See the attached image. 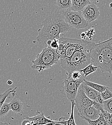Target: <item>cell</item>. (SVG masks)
I'll list each match as a JSON object with an SVG mask.
<instances>
[{
    "label": "cell",
    "mask_w": 112,
    "mask_h": 125,
    "mask_svg": "<svg viewBox=\"0 0 112 125\" xmlns=\"http://www.w3.org/2000/svg\"><path fill=\"white\" fill-rule=\"evenodd\" d=\"M70 27L67 24L63 16L59 12L51 13L48 15L42 22V28L38 30L36 40L39 43L46 46L48 41L59 40L60 35L70 31Z\"/></svg>",
    "instance_id": "6da1fadb"
},
{
    "label": "cell",
    "mask_w": 112,
    "mask_h": 125,
    "mask_svg": "<svg viewBox=\"0 0 112 125\" xmlns=\"http://www.w3.org/2000/svg\"><path fill=\"white\" fill-rule=\"evenodd\" d=\"M91 62L102 73H111L112 68V38L95 44L91 51Z\"/></svg>",
    "instance_id": "7a4b0ae2"
},
{
    "label": "cell",
    "mask_w": 112,
    "mask_h": 125,
    "mask_svg": "<svg viewBox=\"0 0 112 125\" xmlns=\"http://www.w3.org/2000/svg\"><path fill=\"white\" fill-rule=\"evenodd\" d=\"M95 44V43L90 42L86 46L77 50L69 59L60 62L61 67L67 73L83 69L91 63V51Z\"/></svg>",
    "instance_id": "3957f363"
},
{
    "label": "cell",
    "mask_w": 112,
    "mask_h": 125,
    "mask_svg": "<svg viewBox=\"0 0 112 125\" xmlns=\"http://www.w3.org/2000/svg\"><path fill=\"white\" fill-rule=\"evenodd\" d=\"M60 61V56L57 50L48 46L45 48L40 53L37 54L35 59L32 61L33 64L31 68L33 70L41 72L51 68Z\"/></svg>",
    "instance_id": "277c9868"
},
{
    "label": "cell",
    "mask_w": 112,
    "mask_h": 125,
    "mask_svg": "<svg viewBox=\"0 0 112 125\" xmlns=\"http://www.w3.org/2000/svg\"><path fill=\"white\" fill-rule=\"evenodd\" d=\"M57 52L60 56V61L62 62L69 59L77 50L86 46L90 42L85 40L60 38Z\"/></svg>",
    "instance_id": "5b68a950"
},
{
    "label": "cell",
    "mask_w": 112,
    "mask_h": 125,
    "mask_svg": "<svg viewBox=\"0 0 112 125\" xmlns=\"http://www.w3.org/2000/svg\"><path fill=\"white\" fill-rule=\"evenodd\" d=\"M65 22L70 27L77 30L87 28L89 23L85 20L81 12L69 11L62 14Z\"/></svg>",
    "instance_id": "8992f818"
},
{
    "label": "cell",
    "mask_w": 112,
    "mask_h": 125,
    "mask_svg": "<svg viewBox=\"0 0 112 125\" xmlns=\"http://www.w3.org/2000/svg\"><path fill=\"white\" fill-rule=\"evenodd\" d=\"M82 81H76L67 76L64 80L63 92L69 101H74L77 94L79 87L83 82Z\"/></svg>",
    "instance_id": "52a82bcc"
},
{
    "label": "cell",
    "mask_w": 112,
    "mask_h": 125,
    "mask_svg": "<svg viewBox=\"0 0 112 125\" xmlns=\"http://www.w3.org/2000/svg\"><path fill=\"white\" fill-rule=\"evenodd\" d=\"M74 102L79 112H81L85 108L92 106L94 103L93 101L90 100L87 97L80 86L79 87Z\"/></svg>",
    "instance_id": "ba28073f"
},
{
    "label": "cell",
    "mask_w": 112,
    "mask_h": 125,
    "mask_svg": "<svg viewBox=\"0 0 112 125\" xmlns=\"http://www.w3.org/2000/svg\"><path fill=\"white\" fill-rule=\"evenodd\" d=\"M81 13L84 18L88 23L95 20L100 14L98 7L93 2L87 5L82 10Z\"/></svg>",
    "instance_id": "9c48e42d"
},
{
    "label": "cell",
    "mask_w": 112,
    "mask_h": 125,
    "mask_svg": "<svg viewBox=\"0 0 112 125\" xmlns=\"http://www.w3.org/2000/svg\"><path fill=\"white\" fill-rule=\"evenodd\" d=\"M101 112L96 109L93 106L85 108L80 112L79 115L80 118L83 120H89L94 121L98 119L100 115Z\"/></svg>",
    "instance_id": "30bf717a"
},
{
    "label": "cell",
    "mask_w": 112,
    "mask_h": 125,
    "mask_svg": "<svg viewBox=\"0 0 112 125\" xmlns=\"http://www.w3.org/2000/svg\"><path fill=\"white\" fill-rule=\"evenodd\" d=\"M38 115H35L32 117L26 116L24 119L28 120L31 122H33L38 125H45L51 122L53 120H50L46 117L43 113H38Z\"/></svg>",
    "instance_id": "8fae6325"
},
{
    "label": "cell",
    "mask_w": 112,
    "mask_h": 125,
    "mask_svg": "<svg viewBox=\"0 0 112 125\" xmlns=\"http://www.w3.org/2000/svg\"><path fill=\"white\" fill-rule=\"evenodd\" d=\"M91 2L88 0H71L70 11L81 12L84 8Z\"/></svg>",
    "instance_id": "7c38bea8"
},
{
    "label": "cell",
    "mask_w": 112,
    "mask_h": 125,
    "mask_svg": "<svg viewBox=\"0 0 112 125\" xmlns=\"http://www.w3.org/2000/svg\"><path fill=\"white\" fill-rule=\"evenodd\" d=\"M59 12L61 15L65 12L70 11L71 8V0H57L56 1Z\"/></svg>",
    "instance_id": "4fadbf2b"
},
{
    "label": "cell",
    "mask_w": 112,
    "mask_h": 125,
    "mask_svg": "<svg viewBox=\"0 0 112 125\" xmlns=\"http://www.w3.org/2000/svg\"><path fill=\"white\" fill-rule=\"evenodd\" d=\"M9 104L11 110L13 113L17 114L22 113L24 109V105L20 100L14 97Z\"/></svg>",
    "instance_id": "5bb4252c"
},
{
    "label": "cell",
    "mask_w": 112,
    "mask_h": 125,
    "mask_svg": "<svg viewBox=\"0 0 112 125\" xmlns=\"http://www.w3.org/2000/svg\"><path fill=\"white\" fill-rule=\"evenodd\" d=\"M80 86L87 97L90 100L94 101L99 93L91 87L85 85L83 82L80 84Z\"/></svg>",
    "instance_id": "9a60e30c"
},
{
    "label": "cell",
    "mask_w": 112,
    "mask_h": 125,
    "mask_svg": "<svg viewBox=\"0 0 112 125\" xmlns=\"http://www.w3.org/2000/svg\"><path fill=\"white\" fill-rule=\"evenodd\" d=\"M16 89L17 87H15L14 89L9 88L5 91L3 94H0V109L3 103L5 102L6 99L9 97V96H10L11 95H16Z\"/></svg>",
    "instance_id": "2e32d148"
},
{
    "label": "cell",
    "mask_w": 112,
    "mask_h": 125,
    "mask_svg": "<svg viewBox=\"0 0 112 125\" xmlns=\"http://www.w3.org/2000/svg\"><path fill=\"white\" fill-rule=\"evenodd\" d=\"M83 82L85 85L91 87L92 88L94 89V90H95L97 92H98L100 94L104 92L106 87V86L100 85L92 82H90V81L86 80L85 79H84Z\"/></svg>",
    "instance_id": "e0dca14e"
},
{
    "label": "cell",
    "mask_w": 112,
    "mask_h": 125,
    "mask_svg": "<svg viewBox=\"0 0 112 125\" xmlns=\"http://www.w3.org/2000/svg\"><path fill=\"white\" fill-rule=\"evenodd\" d=\"M67 76L69 77L71 79L76 81H83L84 77L80 71V70H76L72 71L70 73H67Z\"/></svg>",
    "instance_id": "ac0fdd59"
},
{
    "label": "cell",
    "mask_w": 112,
    "mask_h": 125,
    "mask_svg": "<svg viewBox=\"0 0 112 125\" xmlns=\"http://www.w3.org/2000/svg\"><path fill=\"white\" fill-rule=\"evenodd\" d=\"M97 68V67L94 66L92 63H90L84 68L81 70L80 71L82 73L84 77L85 78L89 75L95 72Z\"/></svg>",
    "instance_id": "d6986e66"
},
{
    "label": "cell",
    "mask_w": 112,
    "mask_h": 125,
    "mask_svg": "<svg viewBox=\"0 0 112 125\" xmlns=\"http://www.w3.org/2000/svg\"><path fill=\"white\" fill-rule=\"evenodd\" d=\"M71 104V114L70 117H69L68 120H66V124L67 125H77L76 124L74 119V106H75V104L74 101H70Z\"/></svg>",
    "instance_id": "ffe728a7"
},
{
    "label": "cell",
    "mask_w": 112,
    "mask_h": 125,
    "mask_svg": "<svg viewBox=\"0 0 112 125\" xmlns=\"http://www.w3.org/2000/svg\"><path fill=\"white\" fill-rule=\"evenodd\" d=\"M10 110V104L4 102L0 109V118L6 116Z\"/></svg>",
    "instance_id": "44dd1931"
},
{
    "label": "cell",
    "mask_w": 112,
    "mask_h": 125,
    "mask_svg": "<svg viewBox=\"0 0 112 125\" xmlns=\"http://www.w3.org/2000/svg\"><path fill=\"white\" fill-rule=\"evenodd\" d=\"M101 95L104 101L112 98V88L106 87L105 91L101 93Z\"/></svg>",
    "instance_id": "7402d4cb"
},
{
    "label": "cell",
    "mask_w": 112,
    "mask_h": 125,
    "mask_svg": "<svg viewBox=\"0 0 112 125\" xmlns=\"http://www.w3.org/2000/svg\"><path fill=\"white\" fill-rule=\"evenodd\" d=\"M102 105L104 111L112 114V98L104 101Z\"/></svg>",
    "instance_id": "603a6c76"
},
{
    "label": "cell",
    "mask_w": 112,
    "mask_h": 125,
    "mask_svg": "<svg viewBox=\"0 0 112 125\" xmlns=\"http://www.w3.org/2000/svg\"><path fill=\"white\" fill-rule=\"evenodd\" d=\"M85 120L88 123L89 125H109L108 123L104 121L101 116H100L98 119L94 121L89 120Z\"/></svg>",
    "instance_id": "cb8c5ba5"
},
{
    "label": "cell",
    "mask_w": 112,
    "mask_h": 125,
    "mask_svg": "<svg viewBox=\"0 0 112 125\" xmlns=\"http://www.w3.org/2000/svg\"><path fill=\"white\" fill-rule=\"evenodd\" d=\"M110 115H111L110 114H109V113L107 112L106 111L103 110V111L101 112L100 116H101L104 121L108 123V122L110 119Z\"/></svg>",
    "instance_id": "d4e9b609"
},
{
    "label": "cell",
    "mask_w": 112,
    "mask_h": 125,
    "mask_svg": "<svg viewBox=\"0 0 112 125\" xmlns=\"http://www.w3.org/2000/svg\"><path fill=\"white\" fill-rule=\"evenodd\" d=\"M50 47L51 48L57 50L59 48V41L57 39H54L52 41Z\"/></svg>",
    "instance_id": "484cf974"
},
{
    "label": "cell",
    "mask_w": 112,
    "mask_h": 125,
    "mask_svg": "<svg viewBox=\"0 0 112 125\" xmlns=\"http://www.w3.org/2000/svg\"><path fill=\"white\" fill-rule=\"evenodd\" d=\"M54 125H67L65 118L61 117L59 119V121H54Z\"/></svg>",
    "instance_id": "4316f807"
},
{
    "label": "cell",
    "mask_w": 112,
    "mask_h": 125,
    "mask_svg": "<svg viewBox=\"0 0 112 125\" xmlns=\"http://www.w3.org/2000/svg\"><path fill=\"white\" fill-rule=\"evenodd\" d=\"M94 104L92 105L93 107H94L96 109L98 110H99V111H100L101 112H102V111H103L102 104H99L98 103H96V102H95V101H94Z\"/></svg>",
    "instance_id": "83f0119b"
},
{
    "label": "cell",
    "mask_w": 112,
    "mask_h": 125,
    "mask_svg": "<svg viewBox=\"0 0 112 125\" xmlns=\"http://www.w3.org/2000/svg\"><path fill=\"white\" fill-rule=\"evenodd\" d=\"M94 101L96 103L100 104H103V103L104 102V101L103 100V98H102V96L101 95V94L100 93H99V94H98V95L97 96V97H96V98H95V100Z\"/></svg>",
    "instance_id": "f1b7e54d"
},
{
    "label": "cell",
    "mask_w": 112,
    "mask_h": 125,
    "mask_svg": "<svg viewBox=\"0 0 112 125\" xmlns=\"http://www.w3.org/2000/svg\"><path fill=\"white\" fill-rule=\"evenodd\" d=\"M95 30H94V28H92L91 30L88 31L87 32L85 33L86 35V36L88 37L90 39V40H91V38H92V36L95 34Z\"/></svg>",
    "instance_id": "f546056e"
},
{
    "label": "cell",
    "mask_w": 112,
    "mask_h": 125,
    "mask_svg": "<svg viewBox=\"0 0 112 125\" xmlns=\"http://www.w3.org/2000/svg\"><path fill=\"white\" fill-rule=\"evenodd\" d=\"M86 35L85 34V32H82V33H81L80 34V37L81 39H82V40H85L86 38Z\"/></svg>",
    "instance_id": "4dcf8cb0"
},
{
    "label": "cell",
    "mask_w": 112,
    "mask_h": 125,
    "mask_svg": "<svg viewBox=\"0 0 112 125\" xmlns=\"http://www.w3.org/2000/svg\"><path fill=\"white\" fill-rule=\"evenodd\" d=\"M108 124L109 125H112V114H111L110 119L108 122Z\"/></svg>",
    "instance_id": "1f68e13d"
},
{
    "label": "cell",
    "mask_w": 112,
    "mask_h": 125,
    "mask_svg": "<svg viewBox=\"0 0 112 125\" xmlns=\"http://www.w3.org/2000/svg\"><path fill=\"white\" fill-rule=\"evenodd\" d=\"M13 82L12 80H8L7 82V84L9 85H11L13 84Z\"/></svg>",
    "instance_id": "d6a6232c"
},
{
    "label": "cell",
    "mask_w": 112,
    "mask_h": 125,
    "mask_svg": "<svg viewBox=\"0 0 112 125\" xmlns=\"http://www.w3.org/2000/svg\"><path fill=\"white\" fill-rule=\"evenodd\" d=\"M0 125H9V124L7 123H3L0 121Z\"/></svg>",
    "instance_id": "836d02e7"
},
{
    "label": "cell",
    "mask_w": 112,
    "mask_h": 125,
    "mask_svg": "<svg viewBox=\"0 0 112 125\" xmlns=\"http://www.w3.org/2000/svg\"><path fill=\"white\" fill-rule=\"evenodd\" d=\"M110 8H112V2L110 4Z\"/></svg>",
    "instance_id": "e575fe53"
},
{
    "label": "cell",
    "mask_w": 112,
    "mask_h": 125,
    "mask_svg": "<svg viewBox=\"0 0 112 125\" xmlns=\"http://www.w3.org/2000/svg\"><path fill=\"white\" fill-rule=\"evenodd\" d=\"M111 73H112V71H111Z\"/></svg>",
    "instance_id": "d590c367"
}]
</instances>
